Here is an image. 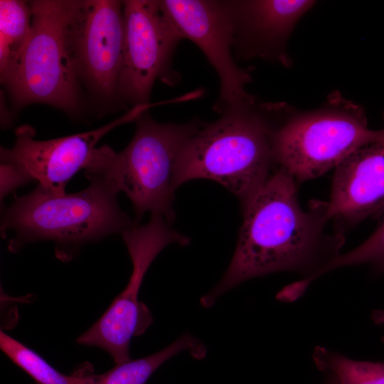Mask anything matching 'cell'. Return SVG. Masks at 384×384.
Wrapping results in <instances>:
<instances>
[{
    "instance_id": "6da1fadb",
    "label": "cell",
    "mask_w": 384,
    "mask_h": 384,
    "mask_svg": "<svg viewBox=\"0 0 384 384\" xmlns=\"http://www.w3.org/2000/svg\"><path fill=\"white\" fill-rule=\"evenodd\" d=\"M243 208V222L235 252L220 282L201 297L203 307L251 278L282 271L311 278L338 256L343 234L326 233L330 221L326 202L308 211L298 201L297 181L282 169L270 174Z\"/></svg>"
},
{
    "instance_id": "7a4b0ae2",
    "label": "cell",
    "mask_w": 384,
    "mask_h": 384,
    "mask_svg": "<svg viewBox=\"0 0 384 384\" xmlns=\"http://www.w3.org/2000/svg\"><path fill=\"white\" fill-rule=\"evenodd\" d=\"M294 109L254 95L223 110L215 121L203 122L177 156L175 191L191 180L210 179L234 193L244 207L270 176L274 131Z\"/></svg>"
},
{
    "instance_id": "3957f363",
    "label": "cell",
    "mask_w": 384,
    "mask_h": 384,
    "mask_svg": "<svg viewBox=\"0 0 384 384\" xmlns=\"http://www.w3.org/2000/svg\"><path fill=\"white\" fill-rule=\"evenodd\" d=\"M84 190L67 193L39 185L4 209L1 233L8 247L17 252L29 242L51 240L57 255L75 250L87 242L121 233L135 223L119 208L118 192L107 183L91 178Z\"/></svg>"
},
{
    "instance_id": "277c9868",
    "label": "cell",
    "mask_w": 384,
    "mask_h": 384,
    "mask_svg": "<svg viewBox=\"0 0 384 384\" xmlns=\"http://www.w3.org/2000/svg\"><path fill=\"white\" fill-rule=\"evenodd\" d=\"M129 144L116 152L108 145L96 148L85 169L87 178H98L131 201L138 224L145 213L175 220L174 173L185 142L201 126L198 119L186 123L159 122L146 111L135 120Z\"/></svg>"
},
{
    "instance_id": "5b68a950",
    "label": "cell",
    "mask_w": 384,
    "mask_h": 384,
    "mask_svg": "<svg viewBox=\"0 0 384 384\" xmlns=\"http://www.w3.org/2000/svg\"><path fill=\"white\" fill-rule=\"evenodd\" d=\"M383 132L369 129L363 106L334 91L319 107L295 109L277 127L272 140L274 166L297 182L314 178Z\"/></svg>"
},
{
    "instance_id": "8992f818",
    "label": "cell",
    "mask_w": 384,
    "mask_h": 384,
    "mask_svg": "<svg viewBox=\"0 0 384 384\" xmlns=\"http://www.w3.org/2000/svg\"><path fill=\"white\" fill-rule=\"evenodd\" d=\"M76 0L29 1L31 35L18 66L4 86L16 110L32 104L81 112V85L71 53L70 26Z\"/></svg>"
},
{
    "instance_id": "52a82bcc",
    "label": "cell",
    "mask_w": 384,
    "mask_h": 384,
    "mask_svg": "<svg viewBox=\"0 0 384 384\" xmlns=\"http://www.w3.org/2000/svg\"><path fill=\"white\" fill-rule=\"evenodd\" d=\"M122 235L132 262L129 282L102 316L76 341L106 351L116 364L130 360L132 338L142 334L153 321L150 311L139 299L142 281L151 264L167 245L186 246L190 241L171 228L159 214H151L146 224H134Z\"/></svg>"
},
{
    "instance_id": "ba28073f",
    "label": "cell",
    "mask_w": 384,
    "mask_h": 384,
    "mask_svg": "<svg viewBox=\"0 0 384 384\" xmlns=\"http://www.w3.org/2000/svg\"><path fill=\"white\" fill-rule=\"evenodd\" d=\"M122 1L124 41L117 100V105L134 107L149 104L156 80L171 87L180 82L173 57L183 38L160 1Z\"/></svg>"
},
{
    "instance_id": "9c48e42d",
    "label": "cell",
    "mask_w": 384,
    "mask_h": 384,
    "mask_svg": "<svg viewBox=\"0 0 384 384\" xmlns=\"http://www.w3.org/2000/svg\"><path fill=\"white\" fill-rule=\"evenodd\" d=\"M124 41L123 1L76 0L70 26L75 70L93 100L117 105Z\"/></svg>"
},
{
    "instance_id": "30bf717a",
    "label": "cell",
    "mask_w": 384,
    "mask_h": 384,
    "mask_svg": "<svg viewBox=\"0 0 384 384\" xmlns=\"http://www.w3.org/2000/svg\"><path fill=\"white\" fill-rule=\"evenodd\" d=\"M144 110L134 107L97 129L47 140L36 139L34 128L23 124L15 131L14 145L1 146V164L16 171L25 185L37 181L47 189L65 192L68 182L90 163L100 139L114 127L136 120Z\"/></svg>"
},
{
    "instance_id": "8fae6325",
    "label": "cell",
    "mask_w": 384,
    "mask_h": 384,
    "mask_svg": "<svg viewBox=\"0 0 384 384\" xmlns=\"http://www.w3.org/2000/svg\"><path fill=\"white\" fill-rule=\"evenodd\" d=\"M161 6L183 38L204 53L219 78L215 112L252 98L246 91L251 70L237 65L233 54V28L220 1L161 0Z\"/></svg>"
},
{
    "instance_id": "7c38bea8",
    "label": "cell",
    "mask_w": 384,
    "mask_h": 384,
    "mask_svg": "<svg viewBox=\"0 0 384 384\" xmlns=\"http://www.w3.org/2000/svg\"><path fill=\"white\" fill-rule=\"evenodd\" d=\"M233 28L235 59L260 58L289 67L287 43L310 0H223Z\"/></svg>"
},
{
    "instance_id": "4fadbf2b",
    "label": "cell",
    "mask_w": 384,
    "mask_h": 384,
    "mask_svg": "<svg viewBox=\"0 0 384 384\" xmlns=\"http://www.w3.org/2000/svg\"><path fill=\"white\" fill-rule=\"evenodd\" d=\"M326 203L329 220L341 234L347 227L384 212V132L335 168Z\"/></svg>"
},
{
    "instance_id": "5bb4252c",
    "label": "cell",
    "mask_w": 384,
    "mask_h": 384,
    "mask_svg": "<svg viewBox=\"0 0 384 384\" xmlns=\"http://www.w3.org/2000/svg\"><path fill=\"white\" fill-rule=\"evenodd\" d=\"M31 30L29 1L0 0V81L3 86L16 72Z\"/></svg>"
},
{
    "instance_id": "9a60e30c",
    "label": "cell",
    "mask_w": 384,
    "mask_h": 384,
    "mask_svg": "<svg viewBox=\"0 0 384 384\" xmlns=\"http://www.w3.org/2000/svg\"><path fill=\"white\" fill-rule=\"evenodd\" d=\"M183 351L197 359L206 354L203 343L190 334L181 336L159 352L129 360L116 366L103 374H96L94 384H145L152 373L164 362Z\"/></svg>"
},
{
    "instance_id": "2e32d148",
    "label": "cell",
    "mask_w": 384,
    "mask_h": 384,
    "mask_svg": "<svg viewBox=\"0 0 384 384\" xmlns=\"http://www.w3.org/2000/svg\"><path fill=\"white\" fill-rule=\"evenodd\" d=\"M2 351L26 372L36 384H94L96 374L82 369L73 375H65L53 368L42 356L27 346L0 331Z\"/></svg>"
},
{
    "instance_id": "e0dca14e",
    "label": "cell",
    "mask_w": 384,
    "mask_h": 384,
    "mask_svg": "<svg viewBox=\"0 0 384 384\" xmlns=\"http://www.w3.org/2000/svg\"><path fill=\"white\" fill-rule=\"evenodd\" d=\"M313 359L338 384H384V363L353 360L321 346Z\"/></svg>"
},
{
    "instance_id": "ac0fdd59",
    "label": "cell",
    "mask_w": 384,
    "mask_h": 384,
    "mask_svg": "<svg viewBox=\"0 0 384 384\" xmlns=\"http://www.w3.org/2000/svg\"><path fill=\"white\" fill-rule=\"evenodd\" d=\"M379 217L381 219L378 228L365 242L331 260L310 279L311 282L326 272L343 267L370 263L384 268V212Z\"/></svg>"
},
{
    "instance_id": "d6986e66",
    "label": "cell",
    "mask_w": 384,
    "mask_h": 384,
    "mask_svg": "<svg viewBox=\"0 0 384 384\" xmlns=\"http://www.w3.org/2000/svg\"><path fill=\"white\" fill-rule=\"evenodd\" d=\"M372 317L376 324L384 325V310L375 311Z\"/></svg>"
},
{
    "instance_id": "ffe728a7",
    "label": "cell",
    "mask_w": 384,
    "mask_h": 384,
    "mask_svg": "<svg viewBox=\"0 0 384 384\" xmlns=\"http://www.w3.org/2000/svg\"><path fill=\"white\" fill-rule=\"evenodd\" d=\"M326 384H338V383L335 380H332L331 378H329Z\"/></svg>"
}]
</instances>
